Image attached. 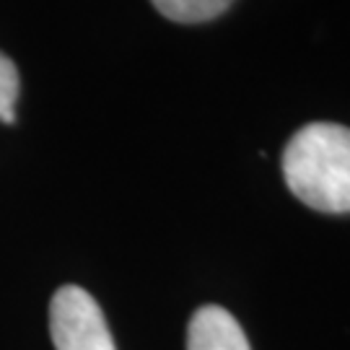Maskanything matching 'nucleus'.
Here are the masks:
<instances>
[{
  "label": "nucleus",
  "instance_id": "1",
  "mask_svg": "<svg viewBox=\"0 0 350 350\" xmlns=\"http://www.w3.org/2000/svg\"><path fill=\"white\" fill-rule=\"evenodd\" d=\"M288 189L319 213H350V127L304 125L283 150Z\"/></svg>",
  "mask_w": 350,
  "mask_h": 350
},
{
  "label": "nucleus",
  "instance_id": "4",
  "mask_svg": "<svg viewBox=\"0 0 350 350\" xmlns=\"http://www.w3.org/2000/svg\"><path fill=\"white\" fill-rule=\"evenodd\" d=\"M163 18L176 24H205L231 8L234 0H150Z\"/></svg>",
  "mask_w": 350,
  "mask_h": 350
},
{
  "label": "nucleus",
  "instance_id": "2",
  "mask_svg": "<svg viewBox=\"0 0 350 350\" xmlns=\"http://www.w3.org/2000/svg\"><path fill=\"white\" fill-rule=\"evenodd\" d=\"M55 350H117L96 299L81 286H63L50 301Z\"/></svg>",
  "mask_w": 350,
  "mask_h": 350
},
{
  "label": "nucleus",
  "instance_id": "3",
  "mask_svg": "<svg viewBox=\"0 0 350 350\" xmlns=\"http://www.w3.org/2000/svg\"><path fill=\"white\" fill-rule=\"evenodd\" d=\"M187 350H252L244 329L224 306H200L187 329Z\"/></svg>",
  "mask_w": 350,
  "mask_h": 350
},
{
  "label": "nucleus",
  "instance_id": "5",
  "mask_svg": "<svg viewBox=\"0 0 350 350\" xmlns=\"http://www.w3.org/2000/svg\"><path fill=\"white\" fill-rule=\"evenodd\" d=\"M21 91V78L8 55L0 52V122H16V99Z\"/></svg>",
  "mask_w": 350,
  "mask_h": 350
}]
</instances>
